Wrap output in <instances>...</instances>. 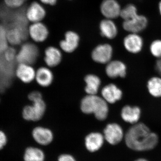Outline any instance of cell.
<instances>
[{
	"label": "cell",
	"mask_w": 161,
	"mask_h": 161,
	"mask_svg": "<svg viewBox=\"0 0 161 161\" xmlns=\"http://www.w3.org/2000/svg\"><path fill=\"white\" fill-rule=\"evenodd\" d=\"M125 137L127 147L137 151L152 150L158 142V135L142 123L133 125L126 133Z\"/></svg>",
	"instance_id": "obj_1"
},
{
	"label": "cell",
	"mask_w": 161,
	"mask_h": 161,
	"mask_svg": "<svg viewBox=\"0 0 161 161\" xmlns=\"http://www.w3.org/2000/svg\"><path fill=\"white\" fill-rule=\"evenodd\" d=\"M108 103L103 98L99 96L88 95L81 101L80 109L85 114H94L98 120H103L108 115Z\"/></svg>",
	"instance_id": "obj_2"
},
{
	"label": "cell",
	"mask_w": 161,
	"mask_h": 161,
	"mask_svg": "<svg viewBox=\"0 0 161 161\" xmlns=\"http://www.w3.org/2000/svg\"><path fill=\"white\" fill-rule=\"evenodd\" d=\"M37 46L34 43H27L23 44L16 59L19 64L31 65L36 61L39 56Z\"/></svg>",
	"instance_id": "obj_3"
},
{
	"label": "cell",
	"mask_w": 161,
	"mask_h": 161,
	"mask_svg": "<svg viewBox=\"0 0 161 161\" xmlns=\"http://www.w3.org/2000/svg\"><path fill=\"white\" fill-rule=\"evenodd\" d=\"M46 104L43 99L33 102L32 105L27 106L24 108L23 116L24 119L30 121H38L43 117L45 110Z\"/></svg>",
	"instance_id": "obj_4"
},
{
	"label": "cell",
	"mask_w": 161,
	"mask_h": 161,
	"mask_svg": "<svg viewBox=\"0 0 161 161\" xmlns=\"http://www.w3.org/2000/svg\"><path fill=\"white\" fill-rule=\"evenodd\" d=\"M103 136L105 139L112 145L119 143L125 136L122 128L116 123L107 125L104 130Z\"/></svg>",
	"instance_id": "obj_5"
},
{
	"label": "cell",
	"mask_w": 161,
	"mask_h": 161,
	"mask_svg": "<svg viewBox=\"0 0 161 161\" xmlns=\"http://www.w3.org/2000/svg\"><path fill=\"white\" fill-rule=\"evenodd\" d=\"M112 54V47L109 44L105 43L96 46L92 51V57L95 62L104 64L111 61Z\"/></svg>",
	"instance_id": "obj_6"
},
{
	"label": "cell",
	"mask_w": 161,
	"mask_h": 161,
	"mask_svg": "<svg viewBox=\"0 0 161 161\" xmlns=\"http://www.w3.org/2000/svg\"><path fill=\"white\" fill-rule=\"evenodd\" d=\"M101 13L107 19H115L120 15V6L115 0H104L101 4Z\"/></svg>",
	"instance_id": "obj_7"
},
{
	"label": "cell",
	"mask_w": 161,
	"mask_h": 161,
	"mask_svg": "<svg viewBox=\"0 0 161 161\" xmlns=\"http://www.w3.org/2000/svg\"><path fill=\"white\" fill-rule=\"evenodd\" d=\"M147 18L143 15L136 16L131 19L124 21L123 26L124 29L131 33H137L142 31L147 25Z\"/></svg>",
	"instance_id": "obj_8"
},
{
	"label": "cell",
	"mask_w": 161,
	"mask_h": 161,
	"mask_svg": "<svg viewBox=\"0 0 161 161\" xmlns=\"http://www.w3.org/2000/svg\"><path fill=\"white\" fill-rule=\"evenodd\" d=\"M105 70L107 76L110 78H123L126 75L127 67L122 61L113 60L107 64Z\"/></svg>",
	"instance_id": "obj_9"
},
{
	"label": "cell",
	"mask_w": 161,
	"mask_h": 161,
	"mask_svg": "<svg viewBox=\"0 0 161 161\" xmlns=\"http://www.w3.org/2000/svg\"><path fill=\"white\" fill-rule=\"evenodd\" d=\"M102 98L108 103L113 104L121 99L123 92L121 90L114 84L105 86L101 91Z\"/></svg>",
	"instance_id": "obj_10"
},
{
	"label": "cell",
	"mask_w": 161,
	"mask_h": 161,
	"mask_svg": "<svg viewBox=\"0 0 161 161\" xmlns=\"http://www.w3.org/2000/svg\"><path fill=\"white\" fill-rule=\"evenodd\" d=\"M46 10L41 4L36 2L31 3L26 9V16L27 19L33 23H38L45 18Z\"/></svg>",
	"instance_id": "obj_11"
},
{
	"label": "cell",
	"mask_w": 161,
	"mask_h": 161,
	"mask_svg": "<svg viewBox=\"0 0 161 161\" xmlns=\"http://www.w3.org/2000/svg\"><path fill=\"white\" fill-rule=\"evenodd\" d=\"M124 45L127 51L131 53H138L142 48L143 41L137 34L131 33L124 39Z\"/></svg>",
	"instance_id": "obj_12"
},
{
	"label": "cell",
	"mask_w": 161,
	"mask_h": 161,
	"mask_svg": "<svg viewBox=\"0 0 161 161\" xmlns=\"http://www.w3.org/2000/svg\"><path fill=\"white\" fill-rule=\"evenodd\" d=\"M79 35L73 31L66 32L64 39L60 42V46L64 51L67 53L75 51L79 45Z\"/></svg>",
	"instance_id": "obj_13"
},
{
	"label": "cell",
	"mask_w": 161,
	"mask_h": 161,
	"mask_svg": "<svg viewBox=\"0 0 161 161\" xmlns=\"http://www.w3.org/2000/svg\"><path fill=\"white\" fill-rule=\"evenodd\" d=\"M49 31L45 24L41 23H34L29 28V35L36 42H42L47 39Z\"/></svg>",
	"instance_id": "obj_14"
},
{
	"label": "cell",
	"mask_w": 161,
	"mask_h": 161,
	"mask_svg": "<svg viewBox=\"0 0 161 161\" xmlns=\"http://www.w3.org/2000/svg\"><path fill=\"white\" fill-rule=\"evenodd\" d=\"M120 115L124 121L134 125L138 123L140 119L141 110L137 106L126 105L122 109Z\"/></svg>",
	"instance_id": "obj_15"
},
{
	"label": "cell",
	"mask_w": 161,
	"mask_h": 161,
	"mask_svg": "<svg viewBox=\"0 0 161 161\" xmlns=\"http://www.w3.org/2000/svg\"><path fill=\"white\" fill-rule=\"evenodd\" d=\"M104 137L99 132H92L87 136L85 139L86 149L90 152L98 151L103 145Z\"/></svg>",
	"instance_id": "obj_16"
},
{
	"label": "cell",
	"mask_w": 161,
	"mask_h": 161,
	"mask_svg": "<svg viewBox=\"0 0 161 161\" xmlns=\"http://www.w3.org/2000/svg\"><path fill=\"white\" fill-rule=\"evenodd\" d=\"M33 137L35 140L41 145H48L53 139V134L49 129L43 127H38L35 128L32 132Z\"/></svg>",
	"instance_id": "obj_17"
},
{
	"label": "cell",
	"mask_w": 161,
	"mask_h": 161,
	"mask_svg": "<svg viewBox=\"0 0 161 161\" xmlns=\"http://www.w3.org/2000/svg\"><path fill=\"white\" fill-rule=\"evenodd\" d=\"M16 74L24 83H30L36 78V72L29 64H20L16 70Z\"/></svg>",
	"instance_id": "obj_18"
},
{
	"label": "cell",
	"mask_w": 161,
	"mask_h": 161,
	"mask_svg": "<svg viewBox=\"0 0 161 161\" xmlns=\"http://www.w3.org/2000/svg\"><path fill=\"white\" fill-rule=\"evenodd\" d=\"M62 59V55L60 50L54 47H47L45 51L44 61L50 67L57 66Z\"/></svg>",
	"instance_id": "obj_19"
},
{
	"label": "cell",
	"mask_w": 161,
	"mask_h": 161,
	"mask_svg": "<svg viewBox=\"0 0 161 161\" xmlns=\"http://www.w3.org/2000/svg\"><path fill=\"white\" fill-rule=\"evenodd\" d=\"M29 34L15 27L7 29V39L8 42L12 45H18L28 38Z\"/></svg>",
	"instance_id": "obj_20"
},
{
	"label": "cell",
	"mask_w": 161,
	"mask_h": 161,
	"mask_svg": "<svg viewBox=\"0 0 161 161\" xmlns=\"http://www.w3.org/2000/svg\"><path fill=\"white\" fill-rule=\"evenodd\" d=\"M101 34L109 39H113L118 33L117 27L114 22L109 19L102 20L99 25Z\"/></svg>",
	"instance_id": "obj_21"
},
{
	"label": "cell",
	"mask_w": 161,
	"mask_h": 161,
	"mask_svg": "<svg viewBox=\"0 0 161 161\" xmlns=\"http://www.w3.org/2000/svg\"><path fill=\"white\" fill-rule=\"evenodd\" d=\"M36 79L38 84L42 87L50 85L53 79L51 71L46 67H41L36 72Z\"/></svg>",
	"instance_id": "obj_22"
},
{
	"label": "cell",
	"mask_w": 161,
	"mask_h": 161,
	"mask_svg": "<svg viewBox=\"0 0 161 161\" xmlns=\"http://www.w3.org/2000/svg\"><path fill=\"white\" fill-rule=\"evenodd\" d=\"M86 86L85 92L89 95H96L101 85V80L98 76L94 75H89L85 78Z\"/></svg>",
	"instance_id": "obj_23"
},
{
	"label": "cell",
	"mask_w": 161,
	"mask_h": 161,
	"mask_svg": "<svg viewBox=\"0 0 161 161\" xmlns=\"http://www.w3.org/2000/svg\"><path fill=\"white\" fill-rule=\"evenodd\" d=\"M147 87L150 95L155 98L161 97V78L154 77L147 82Z\"/></svg>",
	"instance_id": "obj_24"
},
{
	"label": "cell",
	"mask_w": 161,
	"mask_h": 161,
	"mask_svg": "<svg viewBox=\"0 0 161 161\" xmlns=\"http://www.w3.org/2000/svg\"><path fill=\"white\" fill-rule=\"evenodd\" d=\"M44 159V153L40 149L29 147L25 151L24 155L25 161H43Z\"/></svg>",
	"instance_id": "obj_25"
},
{
	"label": "cell",
	"mask_w": 161,
	"mask_h": 161,
	"mask_svg": "<svg viewBox=\"0 0 161 161\" xmlns=\"http://www.w3.org/2000/svg\"><path fill=\"white\" fill-rule=\"evenodd\" d=\"M137 15L136 7L132 4L127 5L121 10L120 16L125 21L131 19Z\"/></svg>",
	"instance_id": "obj_26"
},
{
	"label": "cell",
	"mask_w": 161,
	"mask_h": 161,
	"mask_svg": "<svg viewBox=\"0 0 161 161\" xmlns=\"http://www.w3.org/2000/svg\"><path fill=\"white\" fill-rule=\"evenodd\" d=\"M7 31L4 24H0V53H4L8 48Z\"/></svg>",
	"instance_id": "obj_27"
},
{
	"label": "cell",
	"mask_w": 161,
	"mask_h": 161,
	"mask_svg": "<svg viewBox=\"0 0 161 161\" xmlns=\"http://www.w3.org/2000/svg\"><path fill=\"white\" fill-rule=\"evenodd\" d=\"M151 54L158 59L161 58V40H156L153 41L150 46Z\"/></svg>",
	"instance_id": "obj_28"
},
{
	"label": "cell",
	"mask_w": 161,
	"mask_h": 161,
	"mask_svg": "<svg viewBox=\"0 0 161 161\" xmlns=\"http://www.w3.org/2000/svg\"><path fill=\"white\" fill-rule=\"evenodd\" d=\"M12 78L6 75H0V92H3L10 86Z\"/></svg>",
	"instance_id": "obj_29"
},
{
	"label": "cell",
	"mask_w": 161,
	"mask_h": 161,
	"mask_svg": "<svg viewBox=\"0 0 161 161\" xmlns=\"http://www.w3.org/2000/svg\"><path fill=\"white\" fill-rule=\"evenodd\" d=\"M27 0H4L6 6L11 9H17L22 7Z\"/></svg>",
	"instance_id": "obj_30"
},
{
	"label": "cell",
	"mask_w": 161,
	"mask_h": 161,
	"mask_svg": "<svg viewBox=\"0 0 161 161\" xmlns=\"http://www.w3.org/2000/svg\"><path fill=\"white\" fill-rule=\"evenodd\" d=\"M4 56L6 60L8 61H14L16 57L15 50L12 47H8L4 52Z\"/></svg>",
	"instance_id": "obj_31"
},
{
	"label": "cell",
	"mask_w": 161,
	"mask_h": 161,
	"mask_svg": "<svg viewBox=\"0 0 161 161\" xmlns=\"http://www.w3.org/2000/svg\"><path fill=\"white\" fill-rule=\"evenodd\" d=\"M28 98L32 102L40 100L42 99V96L41 93L37 91H35L31 92L28 95Z\"/></svg>",
	"instance_id": "obj_32"
},
{
	"label": "cell",
	"mask_w": 161,
	"mask_h": 161,
	"mask_svg": "<svg viewBox=\"0 0 161 161\" xmlns=\"http://www.w3.org/2000/svg\"><path fill=\"white\" fill-rule=\"evenodd\" d=\"M7 143V137L3 131H0V150L3 149Z\"/></svg>",
	"instance_id": "obj_33"
},
{
	"label": "cell",
	"mask_w": 161,
	"mask_h": 161,
	"mask_svg": "<svg viewBox=\"0 0 161 161\" xmlns=\"http://www.w3.org/2000/svg\"><path fill=\"white\" fill-rule=\"evenodd\" d=\"M58 161H76L72 156L69 154H62L59 157Z\"/></svg>",
	"instance_id": "obj_34"
},
{
	"label": "cell",
	"mask_w": 161,
	"mask_h": 161,
	"mask_svg": "<svg viewBox=\"0 0 161 161\" xmlns=\"http://www.w3.org/2000/svg\"><path fill=\"white\" fill-rule=\"evenodd\" d=\"M155 69L158 73L161 76V58L157 60L155 64Z\"/></svg>",
	"instance_id": "obj_35"
},
{
	"label": "cell",
	"mask_w": 161,
	"mask_h": 161,
	"mask_svg": "<svg viewBox=\"0 0 161 161\" xmlns=\"http://www.w3.org/2000/svg\"><path fill=\"white\" fill-rule=\"evenodd\" d=\"M40 1L43 4L50 5V6H54L56 4L58 0H40Z\"/></svg>",
	"instance_id": "obj_36"
},
{
	"label": "cell",
	"mask_w": 161,
	"mask_h": 161,
	"mask_svg": "<svg viewBox=\"0 0 161 161\" xmlns=\"http://www.w3.org/2000/svg\"><path fill=\"white\" fill-rule=\"evenodd\" d=\"M134 161H148L145 158H139L136 159V160Z\"/></svg>",
	"instance_id": "obj_37"
},
{
	"label": "cell",
	"mask_w": 161,
	"mask_h": 161,
	"mask_svg": "<svg viewBox=\"0 0 161 161\" xmlns=\"http://www.w3.org/2000/svg\"><path fill=\"white\" fill-rule=\"evenodd\" d=\"M159 9L160 13L161 14V1L160 3L159 4Z\"/></svg>",
	"instance_id": "obj_38"
}]
</instances>
